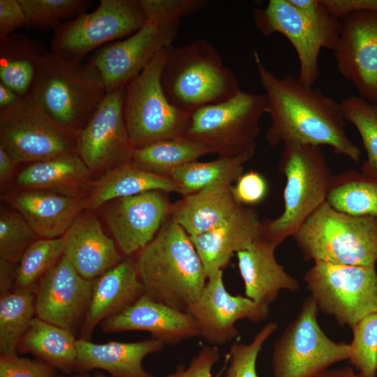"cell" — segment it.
Segmentation results:
<instances>
[{
    "label": "cell",
    "mask_w": 377,
    "mask_h": 377,
    "mask_svg": "<svg viewBox=\"0 0 377 377\" xmlns=\"http://www.w3.org/2000/svg\"><path fill=\"white\" fill-rule=\"evenodd\" d=\"M343 117L357 129L366 151L361 170L377 176V103L358 96H350L341 102Z\"/></svg>",
    "instance_id": "8d00e7d4"
},
{
    "label": "cell",
    "mask_w": 377,
    "mask_h": 377,
    "mask_svg": "<svg viewBox=\"0 0 377 377\" xmlns=\"http://www.w3.org/2000/svg\"><path fill=\"white\" fill-rule=\"evenodd\" d=\"M306 260L376 265L377 219L340 212L326 202L292 236Z\"/></svg>",
    "instance_id": "8992f818"
},
{
    "label": "cell",
    "mask_w": 377,
    "mask_h": 377,
    "mask_svg": "<svg viewBox=\"0 0 377 377\" xmlns=\"http://www.w3.org/2000/svg\"><path fill=\"white\" fill-rule=\"evenodd\" d=\"M313 377H362L353 367L345 366L340 368L327 369Z\"/></svg>",
    "instance_id": "f5cc1de1"
},
{
    "label": "cell",
    "mask_w": 377,
    "mask_h": 377,
    "mask_svg": "<svg viewBox=\"0 0 377 377\" xmlns=\"http://www.w3.org/2000/svg\"><path fill=\"white\" fill-rule=\"evenodd\" d=\"M77 341L73 332L34 317L17 351L30 353L43 362L69 374L76 369Z\"/></svg>",
    "instance_id": "f546056e"
},
{
    "label": "cell",
    "mask_w": 377,
    "mask_h": 377,
    "mask_svg": "<svg viewBox=\"0 0 377 377\" xmlns=\"http://www.w3.org/2000/svg\"><path fill=\"white\" fill-rule=\"evenodd\" d=\"M253 57L260 83L265 90L271 124L265 138L272 148L290 143L326 145L358 163L360 148L346 135L341 102L318 89L307 87L297 77H279Z\"/></svg>",
    "instance_id": "6da1fadb"
},
{
    "label": "cell",
    "mask_w": 377,
    "mask_h": 377,
    "mask_svg": "<svg viewBox=\"0 0 377 377\" xmlns=\"http://www.w3.org/2000/svg\"><path fill=\"white\" fill-rule=\"evenodd\" d=\"M47 52L44 43L22 34L0 40V82L20 96H27L37 61Z\"/></svg>",
    "instance_id": "4dcf8cb0"
},
{
    "label": "cell",
    "mask_w": 377,
    "mask_h": 377,
    "mask_svg": "<svg viewBox=\"0 0 377 377\" xmlns=\"http://www.w3.org/2000/svg\"><path fill=\"white\" fill-rule=\"evenodd\" d=\"M145 294L135 260L124 258L94 280L90 302L80 326V339L89 340L101 323L129 306Z\"/></svg>",
    "instance_id": "44dd1931"
},
{
    "label": "cell",
    "mask_w": 377,
    "mask_h": 377,
    "mask_svg": "<svg viewBox=\"0 0 377 377\" xmlns=\"http://www.w3.org/2000/svg\"><path fill=\"white\" fill-rule=\"evenodd\" d=\"M161 80L168 101L190 114L230 99L242 91L234 73L205 39L172 47Z\"/></svg>",
    "instance_id": "277c9868"
},
{
    "label": "cell",
    "mask_w": 377,
    "mask_h": 377,
    "mask_svg": "<svg viewBox=\"0 0 377 377\" xmlns=\"http://www.w3.org/2000/svg\"><path fill=\"white\" fill-rule=\"evenodd\" d=\"M25 24L26 16L19 0H0V40Z\"/></svg>",
    "instance_id": "7dc6e473"
},
{
    "label": "cell",
    "mask_w": 377,
    "mask_h": 377,
    "mask_svg": "<svg viewBox=\"0 0 377 377\" xmlns=\"http://www.w3.org/2000/svg\"><path fill=\"white\" fill-rule=\"evenodd\" d=\"M208 154L212 152L206 147L182 136L134 149L131 162L148 172L169 177L175 169Z\"/></svg>",
    "instance_id": "d6a6232c"
},
{
    "label": "cell",
    "mask_w": 377,
    "mask_h": 377,
    "mask_svg": "<svg viewBox=\"0 0 377 377\" xmlns=\"http://www.w3.org/2000/svg\"><path fill=\"white\" fill-rule=\"evenodd\" d=\"M64 256L83 278L94 281L122 258L115 241L103 231L98 219L80 214L64 235Z\"/></svg>",
    "instance_id": "7402d4cb"
},
{
    "label": "cell",
    "mask_w": 377,
    "mask_h": 377,
    "mask_svg": "<svg viewBox=\"0 0 377 377\" xmlns=\"http://www.w3.org/2000/svg\"><path fill=\"white\" fill-rule=\"evenodd\" d=\"M147 22L139 0H101L98 7L53 30L51 52L82 61L89 52L127 38Z\"/></svg>",
    "instance_id": "7c38bea8"
},
{
    "label": "cell",
    "mask_w": 377,
    "mask_h": 377,
    "mask_svg": "<svg viewBox=\"0 0 377 377\" xmlns=\"http://www.w3.org/2000/svg\"><path fill=\"white\" fill-rule=\"evenodd\" d=\"M260 235L261 221L256 212L242 206L219 226L190 237L208 278L223 270L235 253L249 249Z\"/></svg>",
    "instance_id": "cb8c5ba5"
},
{
    "label": "cell",
    "mask_w": 377,
    "mask_h": 377,
    "mask_svg": "<svg viewBox=\"0 0 377 377\" xmlns=\"http://www.w3.org/2000/svg\"><path fill=\"white\" fill-rule=\"evenodd\" d=\"M91 175L79 155L71 154L29 163L17 175V183L25 190L87 198L94 182Z\"/></svg>",
    "instance_id": "83f0119b"
},
{
    "label": "cell",
    "mask_w": 377,
    "mask_h": 377,
    "mask_svg": "<svg viewBox=\"0 0 377 377\" xmlns=\"http://www.w3.org/2000/svg\"><path fill=\"white\" fill-rule=\"evenodd\" d=\"M187 312L194 318L200 337L218 347L239 335L235 326L238 320L263 321L268 318L269 309L246 296L229 293L224 285L223 270H219L207 278L200 296Z\"/></svg>",
    "instance_id": "4fadbf2b"
},
{
    "label": "cell",
    "mask_w": 377,
    "mask_h": 377,
    "mask_svg": "<svg viewBox=\"0 0 377 377\" xmlns=\"http://www.w3.org/2000/svg\"><path fill=\"white\" fill-rule=\"evenodd\" d=\"M165 344L151 338L134 342L96 343L79 339L76 369H102L113 377H155L142 365L149 355L161 352Z\"/></svg>",
    "instance_id": "484cf974"
},
{
    "label": "cell",
    "mask_w": 377,
    "mask_h": 377,
    "mask_svg": "<svg viewBox=\"0 0 377 377\" xmlns=\"http://www.w3.org/2000/svg\"><path fill=\"white\" fill-rule=\"evenodd\" d=\"M326 202L348 215L377 219V176L355 169L334 175Z\"/></svg>",
    "instance_id": "1f68e13d"
},
{
    "label": "cell",
    "mask_w": 377,
    "mask_h": 377,
    "mask_svg": "<svg viewBox=\"0 0 377 377\" xmlns=\"http://www.w3.org/2000/svg\"><path fill=\"white\" fill-rule=\"evenodd\" d=\"M253 155L218 156L207 162L195 161L175 169L169 177L179 184L182 196L214 185L232 184Z\"/></svg>",
    "instance_id": "836d02e7"
},
{
    "label": "cell",
    "mask_w": 377,
    "mask_h": 377,
    "mask_svg": "<svg viewBox=\"0 0 377 377\" xmlns=\"http://www.w3.org/2000/svg\"><path fill=\"white\" fill-rule=\"evenodd\" d=\"M100 326L105 332H147L165 345H175L200 337L196 323L188 312L145 294L123 311L103 320Z\"/></svg>",
    "instance_id": "ffe728a7"
},
{
    "label": "cell",
    "mask_w": 377,
    "mask_h": 377,
    "mask_svg": "<svg viewBox=\"0 0 377 377\" xmlns=\"http://www.w3.org/2000/svg\"><path fill=\"white\" fill-rule=\"evenodd\" d=\"M93 285L94 281L81 276L63 255L37 285L36 316L73 332L84 320Z\"/></svg>",
    "instance_id": "ac0fdd59"
},
{
    "label": "cell",
    "mask_w": 377,
    "mask_h": 377,
    "mask_svg": "<svg viewBox=\"0 0 377 377\" xmlns=\"http://www.w3.org/2000/svg\"><path fill=\"white\" fill-rule=\"evenodd\" d=\"M64 237L38 239L18 263L15 288H34L64 255Z\"/></svg>",
    "instance_id": "d590c367"
},
{
    "label": "cell",
    "mask_w": 377,
    "mask_h": 377,
    "mask_svg": "<svg viewBox=\"0 0 377 377\" xmlns=\"http://www.w3.org/2000/svg\"><path fill=\"white\" fill-rule=\"evenodd\" d=\"M232 184H218L184 195L172 205L169 219L189 236L219 226L242 207L235 200Z\"/></svg>",
    "instance_id": "4316f807"
},
{
    "label": "cell",
    "mask_w": 377,
    "mask_h": 377,
    "mask_svg": "<svg viewBox=\"0 0 377 377\" xmlns=\"http://www.w3.org/2000/svg\"><path fill=\"white\" fill-rule=\"evenodd\" d=\"M125 88L108 92L89 122L78 132V155L91 172H106L131 161L124 115Z\"/></svg>",
    "instance_id": "5bb4252c"
},
{
    "label": "cell",
    "mask_w": 377,
    "mask_h": 377,
    "mask_svg": "<svg viewBox=\"0 0 377 377\" xmlns=\"http://www.w3.org/2000/svg\"><path fill=\"white\" fill-rule=\"evenodd\" d=\"M276 248L260 235L249 249L236 253L245 296L266 306L274 302L281 290L300 288L297 279L277 262Z\"/></svg>",
    "instance_id": "d4e9b609"
},
{
    "label": "cell",
    "mask_w": 377,
    "mask_h": 377,
    "mask_svg": "<svg viewBox=\"0 0 377 377\" xmlns=\"http://www.w3.org/2000/svg\"><path fill=\"white\" fill-rule=\"evenodd\" d=\"M351 330L350 363L362 377H376L377 313L365 316Z\"/></svg>",
    "instance_id": "f35d334b"
},
{
    "label": "cell",
    "mask_w": 377,
    "mask_h": 377,
    "mask_svg": "<svg viewBox=\"0 0 377 377\" xmlns=\"http://www.w3.org/2000/svg\"><path fill=\"white\" fill-rule=\"evenodd\" d=\"M54 368L15 355H1L0 377H54Z\"/></svg>",
    "instance_id": "f6af8a7d"
},
{
    "label": "cell",
    "mask_w": 377,
    "mask_h": 377,
    "mask_svg": "<svg viewBox=\"0 0 377 377\" xmlns=\"http://www.w3.org/2000/svg\"><path fill=\"white\" fill-rule=\"evenodd\" d=\"M219 359L220 353L217 346H204L186 367L178 368L165 377H212V369Z\"/></svg>",
    "instance_id": "bcb514c9"
},
{
    "label": "cell",
    "mask_w": 377,
    "mask_h": 377,
    "mask_svg": "<svg viewBox=\"0 0 377 377\" xmlns=\"http://www.w3.org/2000/svg\"><path fill=\"white\" fill-rule=\"evenodd\" d=\"M14 209H1L0 260L19 263L27 249L38 238Z\"/></svg>",
    "instance_id": "ab89813d"
},
{
    "label": "cell",
    "mask_w": 377,
    "mask_h": 377,
    "mask_svg": "<svg viewBox=\"0 0 377 377\" xmlns=\"http://www.w3.org/2000/svg\"><path fill=\"white\" fill-rule=\"evenodd\" d=\"M2 198L43 239L64 236L86 207V198L45 191L24 190L7 194Z\"/></svg>",
    "instance_id": "603a6c76"
},
{
    "label": "cell",
    "mask_w": 377,
    "mask_h": 377,
    "mask_svg": "<svg viewBox=\"0 0 377 377\" xmlns=\"http://www.w3.org/2000/svg\"><path fill=\"white\" fill-rule=\"evenodd\" d=\"M0 147L16 163L78 154V132L57 121L29 95L0 110Z\"/></svg>",
    "instance_id": "9c48e42d"
},
{
    "label": "cell",
    "mask_w": 377,
    "mask_h": 377,
    "mask_svg": "<svg viewBox=\"0 0 377 377\" xmlns=\"http://www.w3.org/2000/svg\"><path fill=\"white\" fill-rule=\"evenodd\" d=\"M318 31L324 48L334 50L341 29V20L333 16L323 0H289Z\"/></svg>",
    "instance_id": "7bdbcfd3"
},
{
    "label": "cell",
    "mask_w": 377,
    "mask_h": 377,
    "mask_svg": "<svg viewBox=\"0 0 377 377\" xmlns=\"http://www.w3.org/2000/svg\"><path fill=\"white\" fill-rule=\"evenodd\" d=\"M279 170L286 177L283 212L261 221V236L276 247L326 202L334 176L319 146L300 143L283 145Z\"/></svg>",
    "instance_id": "5b68a950"
},
{
    "label": "cell",
    "mask_w": 377,
    "mask_h": 377,
    "mask_svg": "<svg viewBox=\"0 0 377 377\" xmlns=\"http://www.w3.org/2000/svg\"><path fill=\"white\" fill-rule=\"evenodd\" d=\"M25 16V26L38 29H52L84 13L91 0H19Z\"/></svg>",
    "instance_id": "74e56055"
},
{
    "label": "cell",
    "mask_w": 377,
    "mask_h": 377,
    "mask_svg": "<svg viewBox=\"0 0 377 377\" xmlns=\"http://www.w3.org/2000/svg\"><path fill=\"white\" fill-rule=\"evenodd\" d=\"M265 109V94L241 91L191 113L184 136L219 156L254 154Z\"/></svg>",
    "instance_id": "ba28073f"
},
{
    "label": "cell",
    "mask_w": 377,
    "mask_h": 377,
    "mask_svg": "<svg viewBox=\"0 0 377 377\" xmlns=\"http://www.w3.org/2000/svg\"><path fill=\"white\" fill-rule=\"evenodd\" d=\"M17 165L19 163L13 160L3 149L0 147V183L1 186L12 177Z\"/></svg>",
    "instance_id": "f907efd6"
},
{
    "label": "cell",
    "mask_w": 377,
    "mask_h": 377,
    "mask_svg": "<svg viewBox=\"0 0 377 377\" xmlns=\"http://www.w3.org/2000/svg\"><path fill=\"white\" fill-rule=\"evenodd\" d=\"M172 45L160 50L126 87L124 115L132 147L184 136L190 114L172 105L161 85V73Z\"/></svg>",
    "instance_id": "52a82bcc"
},
{
    "label": "cell",
    "mask_w": 377,
    "mask_h": 377,
    "mask_svg": "<svg viewBox=\"0 0 377 377\" xmlns=\"http://www.w3.org/2000/svg\"><path fill=\"white\" fill-rule=\"evenodd\" d=\"M22 97L13 89L0 82V110L15 105Z\"/></svg>",
    "instance_id": "816d5d0a"
},
{
    "label": "cell",
    "mask_w": 377,
    "mask_h": 377,
    "mask_svg": "<svg viewBox=\"0 0 377 377\" xmlns=\"http://www.w3.org/2000/svg\"><path fill=\"white\" fill-rule=\"evenodd\" d=\"M135 260L145 294L181 311L197 301L207 280L190 236L169 218Z\"/></svg>",
    "instance_id": "7a4b0ae2"
},
{
    "label": "cell",
    "mask_w": 377,
    "mask_h": 377,
    "mask_svg": "<svg viewBox=\"0 0 377 377\" xmlns=\"http://www.w3.org/2000/svg\"><path fill=\"white\" fill-rule=\"evenodd\" d=\"M318 308L311 296L303 302L272 350L274 377H313L349 358L350 346L335 342L318 321Z\"/></svg>",
    "instance_id": "8fae6325"
},
{
    "label": "cell",
    "mask_w": 377,
    "mask_h": 377,
    "mask_svg": "<svg viewBox=\"0 0 377 377\" xmlns=\"http://www.w3.org/2000/svg\"><path fill=\"white\" fill-rule=\"evenodd\" d=\"M178 29L165 28L147 20L130 36L95 50L87 62L99 71L108 93L125 88L164 47L172 45Z\"/></svg>",
    "instance_id": "9a60e30c"
},
{
    "label": "cell",
    "mask_w": 377,
    "mask_h": 377,
    "mask_svg": "<svg viewBox=\"0 0 377 377\" xmlns=\"http://www.w3.org/2000/svg\"><path fill=\"white\" fill-rule=\"evenodd\" d=\"M54 377H70V376H55ZM71 377H105V376H103V375H96V376H71Z\"/></svg>",
    "instance_id": "db71d44e"
},
{
    "label": "cell",
    "mask_w": 377,
    "mask_h": 377,
    "mask_svg": "<svg viewBox=\"0 0 377 377\" xmlns=\"http://www.w3.org/2000/svg\"><path fill=\"white\" fill-rule=\"evenodd\" d=\"M333 53L339 73L358 96L377 103V13L355 12L342 18Z\"/></svg>",
    "instance_id": "2e32d148"
},
{
    "label": "cell",
    "mask_w": 377,
    "mask_h": 377,
    "mask_svg": "<svg viewBox=\"0 0 377 377\" xmlns=\"http://www.w3.org/2000/svg\"><path fill=\"white\" fill-rule=\"evenodd\" d=\"M253 20L265 36L279 33L290 41L300 64L297 77L313 87L320 75L318 59L324 43L312 23L289 0H269L265 8L254 10Z\"/></svg>",
    "instance_id": "d6986e66"
},
{
    "label": "cell",
    "mask_w": 377,
    "mask_h": 377,
    "mask_svg": "<svg viewBox=\"0 0 377 377\" xmlns=\"http://www.w3.org/2000/svg\"><path fill=\"white\" fill-rule=\"evenodd\" d=\"M330 13L341 20L355 12L377 13V0H323Z\"/></svg>",
    "instance_id": "c3c4849f"
},
{
    "label": "cell",
    "mask_w": 377,
    "mask_h": 377,
    "mask_svg": "<svg viewBox=\"0 0 377 377\" xmlns=\"http://www.w3.org/2000/svg\"><path fill=\"white\" fill-rule=\"evenodd\" d=\"M17 263L0 260V291L1 293L11 290L15 286L17 272Z\"/></svg>",
    "instance_id": "681fc988"
},
{
    "label": "cell",
    "mask_w": 377,
    "mask_h": 377,
    "mask_svg": "<svg viewBox=\"0 0 377 377\" xmlns=\"http://www.w3.org/2000/svg\"><path fill=\"white\" fill-rule=\"evenodd\" d=\"M35 291L34 288H15L1 293V355L17 354L19 343L36 314Z\"/></svg>",
    "instance_id": "e575fe53"
},
{
    "label": "cell",
    "mask_w": 377,
    "mask_h": 377,
    "mask_svg": "<svg viewBox=\"0 0 377 377\" xmlns=\"http://www.w3.org/2000/svg\"><path fill=\"white\" fill-rule=\"evenodd\" d=\"M208 0H139L147 20L165 28H179L180 20L204 9Z\"/></svg>",
    "instance_id": "b9f144b4"
},
{
    "label": "cell",
    "mask_w": 377,
    "mask_h": 377,
    "mask_svg": "<svg viewBox=\"0 0 377 377\" xmlns=\"http://www.w3.org/2000/svg\"><path fill=\"white\" fill-rule=\"evenodd\" d=\"M107 94L104 81L92 64L47 52L37 61L27 95L57 121L79 132Z\"/></svg>",
    "instance_id": "3957f363"
},
{
    "label": "cell",
    "mask_w": 377,
    "mask_h": 377,
    "mask_svg": "<svg viewBox=\"0 0 377 377\" xmlns=\"http://www.w3.org/2000/svg\"><path fill=\"white\" fill-rule=\"evenodd\" d=\"M277 326L276 322H269L250 343H234L230 348L229 366L223 377H258L256 371L258 355Z\"/></svg>",
    "instance_id": "60d3db41"
},
{
    "label": "cell",
    "mask_w": 377,
    "mask_h": 377,
    "mask_svg": "<svg viewBox=\"0 0 377 377\" xmlns=\"http://www.w3.org/2000/svg\"><path fill=\"white\" fill-rule=\"evenodd\" d=\"M166 193L150 191L105 205V219L118 249L126 258L145 247L168 219L172 205Z\"/></svg>",
    "instance_id": "e0dca14e"
},
{
    "label": "cell",
    "mask_w": 377,
    "mask_h": 377,
    "mask_svg": "<svg viewBox=\"0 0 377 377\" xmlns=\"http://www.w3.org/2000/svg\"><path fill=\"white\" fill-rule=\"evenodd\" d=\"M231 190L237 202L248 207L258 205L266 198L269 185L262 174L251 170L238 177Z\"/></svg>",
    "instance_id": "ee69618b"
},
{
    "label": "cell",
    "mask_w": 377,
    "mask_h": 377,
    "mask_svg": "<svg viewBox=\"0 0 377 377\" xmlns=\"http://www.w3.org/2000/svg\"><path fill=\"white\" fill-rule=\"evenodd\" d=\"M303 279L318 310L341 325L352 329L365 316L377 313L376 265L316 261Z\"/></svg>",
    "instance_id": "30bf717a"
},
{
    "label": "cell",
    "mask_w": 377,
    "mask_h": 377,
    "mask_svg": "<svg viewBox=\"0 0 377 377\" xmlns=\"http://www.w3.org/2000/svg\"><path fill=\"white\" fill-rule=\"evenodd\" d=\"M150 191L181 194L182 189L171 177L148 172L131 161L111 169L93 182L85 209H95L113 200Z\"/></svg>",
    "instance_id": "f1b7e54d"
}]
</instances>
